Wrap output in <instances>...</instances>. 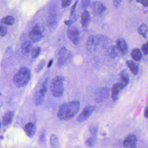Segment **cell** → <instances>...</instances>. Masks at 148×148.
<instances>
[{
  "label": "cell",
  "mask_w": 148,
  "mask_h": 148,
  "mask_svg": "<svg viewBox=\"0 0 148 148\" xmlns=\"http://www.w3.org/2000/svg\"><path fill=\"white\" fill-rule=\"evenodd\" d=\"M80 102L73 101L63 104L58 111V118L63 120H68L74 117L79 111Z\"/></svg>",
  "instance_id": "6da1fadb"
},
{
  "label": "cell",
  "mask_w": 148,
  "mask_h": 148,
  "mask_svg": "<svg viewBox=\"0 0 148 148\" xmlns=\"http://www.w3.org/2000/svg\"><path fill=\"white\" fill-rule=\"evenodd\" d=\"M31 72L27 67H21L14 75V83L17 87L21 88L25 86L30 81Z\"/></svg>",
  "instance_id": "7a4b0ae2"
},
{
  "label": "cell",
  "mask_w": 148,
  "mask_h": 148,
  "mask_svg": "<svg viewBox=\"0 0 148 148\" xmlns=\"http://www.w3.org/2000/svg\"><path fill=\"white\" fill-rule=\"evenodd\" d=\"M65 78L62 76H58L54 78L50 86L51 92L54 97H61L64 94V82Z\"/></svg>",
  "instance_id": "3957f363"
},
{
  "label": "cell",
  "mask_w": 148,
  "mask_h": 148,
  "mask_svg": "<svg viewBox=\"0 0 148 148\" xmlns=\"http://www.w3.org/2000/svg\"><path fill=\"white\" fill-rule=\"evenodd\" d=\"M45 31V28L42 25L37 24L34 25L29 34V37L31 41L33 42H37L41 40L43 38V33Z\"/></svg>",
  "instance_id": "277c9868"
},
{
  "label": "cell",
  "mask_w": 148,
  "mask_h": 148,
  "mask_svg": "<svg viewBox=\"0 0 148 148\" xmlns=\"http://www.w3.org/2000/svg\"><path fill=\"white\" fill-rule=\"evenodd\" d=\"M72 57L71 53L65 47L61 48L59 52L58 60V66L61 67L66 64L67 61L70 60Z\"/></svg>",
  "instance_id": "5b68a950"
},
{
  "label": "cell",
  "mask_w": 148,
  "mask_h": 148,
  "mask_svg": "<svg viewBox=\"0 0 148 148\" xmlns=\"http://www.w3.org/2000/svg\"><path fill=\"white\" fill-rule=\"evenodd\" d=\"M102 38L101 35L93 36L91 35L88 38L86 42L87 48L90 51H94L98 47H101Z\"/></svg>",
  "instance_id": "8992f818"
},
{
  "label": "cell",
  "mask_w": 148,
  "mask_h": 148,
  "mask_svg": "<svg viewBox=\"0 0 148 148\" xmlns=\"http://www.w3.org/2000/svg\"><path fill=\"white\" fill-rule=\"evenodd\" d=\"M96 109V107L94 106H88L85 107L77 117V122L83 123L86 121L90 116Z\"/></svg>",
  "instance_id": "52a82bcc"
},
{
  "label": "cell",
  "mask_w": 148,
  "mask_h": 148,
  "mask_svg": "<svg viewBox=\"0 0 148 148\" xmlns=\"http://www.w3.org/2000/svg\"><path fill=\"white\" fill-rule=\"evenodd\" d=\"M68 38L74 45H78L79 42V32L77 27L70 26L67 30Z\"/></svg>",
  "instance_id": "ba28073f"
},
{
  "label": "cell",
  "mask_w": 148,
  "mask_h": 148,
  "mask_svg": "<svg viewBox=\"0 0 148 148\" xmlns=\"http://www.w3.org/2000/svg\"><path fill=\"white\" fill-rule=\"evenodd\" d=\"M47 79L45 80L43 83L42 87L37 93L35 98V104L37 106L40 105L43 103L45 99V96L47 90Z\"/></svg>",
  "instance_id": "9c48e42d"
},
{
  "label": "cell",
  "mask_w": 148,
  "mask_h": 148,
  "mask_svg": "<svg viewBox=\"0 0 148 148\" xmlns=\"http://www.w3.org/2000/svg\"><path fill=\"white\" fill-rule=\"evenodd\" d=\"M110 94V90L108 87H101L96 90V100L98 103L103 102L107 98Z\"/></svg>",
  "instance_id": "30bf717a"
},
{
  "label": "cell",
  "mask_w": 148,
  "mask_h": 148,
  "mask_svg": "<svg viewBox=\"0 0 148 148\" xmlns=\"http://www.w3.org/2000/svg\"><path fill=\"white\" fill-rule=\"evenodd\" d=\"M137 138L134 135L128 136L124 140L123 144L124 148H137Z\"/></svg>",
  "instance_id": "8fae6325"
},
{
  "label": "cell",
  "mask_w": 148,
  "mask_h": 148,
  "mask_svg": "<svg viewBox=\"0 0 148 148\" xmlns=\"http://www.w3.org/2000/svg\"><path fill=\"white\" fill-rule=\"evenodd\" d=\"M92 9L93 13L97 15H101L104 13L106 7L103 3L99 1L93 2L92 5Z\"/></svg>",
  "instance_id": "7c38bea8"
},
{
  "label": "cell",
  "mask_w": 148,
  "mask_h": 148,
  "mask_svg": "<svg viewBox=\"0 0 148 148\" xmlns=\"http://www.w3.org/2000/svg\"><path fill=\"white\" fill-rule=\"evenodd\" d=\"M25 134L28 137H33L36 132V127L32 123H27L25 127Z\"/></svg>",
  "instance_id": "4fadbf2b"
},
{
  "label": "cell",
  "mask_w": 148,
  "mask_h": 148,
  "mask_svg": "<svg viewBox=\"0 0 148 148\" xmlns=\"http://www.w3.org/2000/svg\"><path fill=\"white\" fill-rule=\"evenodd\" d=\"M124 87L119 83L115 84L112 88V98L114 101L118 99L119 92L123 89Z\"/></svg>",
  "instance_id": "5bb4252c"
},
{
  "label": "cell",
  "mask_w": 148,
  "mask_h": 148,
  "mask_svg": "<svg viewBox=\"0 0 148 148\" xmlns=\"http://www.w3.org/2000/svg\"><path fill=\"white\" fill-rule=\"evenodd\" d=\"M14 112L12 111H8L3 116L2 124L5 126L10 125L13 120Z\"/></svg>",
  "instance_id": "9a60e30c"
},
{
  "label": "cell",
  "mask_w": 148,
  "mask_h": 148,
  "mask_svg": "<svg viewBox=\"0 0 148 148\" xmlns=\"http://www.w3.org/2000/svg\"><path fill=\"white\" fill-rule=\"evenodd\" d=\"M119 52L122 55L125 54L128 51V46L124 39L119 38L117 40L116 46Z\"/></svg>",
  "instance_id": "2e32d148"
},
{
  "label": "cell",
  "mask_w": 148,
  "mask_h": 148,
  "mask_svg": "<svg viewBox=\"0 0 148 148\" xmlns=\"http://www.w3.org/2000/svg\"><path fill=\"white\" fill-rule=\"evenodd\" d=\"M90 15L89 12L87 11H84L81 14V23L82 26L84 27H87L90 21Z\"/></svg>",
  "instance_id": "e0dca14e"
},
{
  "label": "cell",
  "mask_w": 148,
  "mask_h": 148,
  "mask_svg": "<svg viewBox=\"0 0 148 148\" xmlns=\"http://www.w3.org/2000/svg\"><path fill=\"white\" fill-rule=\"evenodd\" d=\"M33 45L30 41H26L24 42L21 46L22 53L24 55L27 56L32 51Z\"/></svg>",
  "instance_id": "ac0fdd59"
},
{
  "label": "cell",
  "mask_w": 148,
  "mask_h": 148,
  "mask_svg": "<svg viewBox=\"0 0 148 148\" xmlns=\"http://www.w3.org/2000/svg\"><path fill=\"white\" fill-rule=\"evenodd\" d=\"M107 54L110 58H115L119 56L121 53L116 46H111L107 50Z\"/></svg>",
  "instance_id": "d6986e66"
},
{
  "label": "cell",
  "mask_w": 148,
  "mask_h": 148,
  "mask_svg": "<svg viewBox=\"0 0 148 148\" xmlns=\"http://www.w3.org/2000/svg\"><path fill=\"white\" fill-rule=\"evenodd\" d=\"M120 84L123 86L124 88L128 85L130 81L129 75L125 71H123L120 73Z\"/></svg>",
  "instance_id": "ffe728a7"
},
{
  "label": "cell",
  "mask_w": 148,
  "mask_h": 148,
  "mask_svg": "<svg viewBox=\"0 0 148 148\" xmlns=\"http://www.w3.org/2000/svg\"><path fill=\"white\" fill-rule=\"evenodd\" d=\"M126 63L131 72L134 75H137L139 71L138 66L132 60H128Z\"/></svg>",
  "instance_id": "44dd1931"
},
{
  "label": "cell",
  "mask_w": 148,
  "mask_h": 148,
  "mask_svg": "<svg viewBox=\"0 0 148 148\" xmlns=\"http://www.w3.org/2000/svg\"><path fill=\"white\" fill-rule=\"evenodd\" d=\"M132 58L136 61H138L142 59V55L141 51L138 48H135L132 51L131 53Z\"/></svg>",
  "instance_id": "7402d4cb"
},
{
  "label": "cell",
  "mask_w": 148,
  "mask_h": 148,
  "mask_svg": "<svg viewBox=\"0 0 148 148\" xmlns=\"http://www.w3.org/2000/svg\"><path fill=\"white\" fill-rule=\"evenodd\" d=\"M50 144L53 148H59V140L55 134H52L50 137Z\"/></svg>",
  "instance_id": "603a6c76"
},
{
  "label": "cell",
  "mask_w": 148,
  "mask_h": 148,
  "mask_svg": "<svg viewBox=\"0 0 148 148\" xmlns=\"http://www.w3.org/2000/svg\"><path fill=\"white\" fill-rule=\"evenodd\" d=\"M138 32L140 35H142L145 38H146L148 32V26L145 24L141 25L138 27Z\"/></svg>",
  "instance_id": "cb8c5ba5"
},
{
  "label": "cell",
  "mask_w": 148,
  "mask_h": 148,
  "mask_svg": "<svg viewBox=\"0 0 148 148\" xmlns=\"http://www.w3.org/2000/svg\"><path fill=\"white\" fill-rule=\"evenodd\" d=\"M15 22V19L12 16H8L2 18L1 19V22L4 24L9 25H13Z\"/></svg>",
  "instance_id": "d4e9b609"
},
{
  "label": "cell",
  "mask_w": 148,
  "mask_h": 148,
  "mask_svg": "<svg viewBox=\"0 0 148 148\" xmlns=\"http://www.w3.org/2000/svg\"><path fill=\"white\" fill-rule=\"evenodd\" d=\"M90 132L93 136L97 135L98 131V126L96 124H92L89 127Z\"/></svg>",
  "instance_id": "484cf974"
},
{
  "label": "cell",
  "mask_w": 148,
  "mask_h": 148,
  "mask_svg": "<svg viewBox=\"0 0 148 148\" xmlns=\"http://www.w3.org/2000/svg\"><path fill=\"white\" fill-rule=\"evenodd\" d=\"M95 140L96 139L94 137L89 138L86 141V145L89 147H93L95 145Z\"/></svg>",
  "instance_id": "4316f807"
},
{
  "label": "cell",
  "mask_w": 148,
  "mask_h": 148,
  "mask_svg": "<svg viewBox=\"0 0 148 148\" xmlns=\"http://www.w3.org/2000/svg\"><path fill=\"white\" fill-rule=\"evenodd\" d=\"M40 52H41V48L38 47H37L33 49L32 51V58H37L39 55Z\"/></svg>",
  "instance_id": "83f0119b"
},
{
  "label": "cell",
  "mask_w": 148,
  "mask_h": 148,
  "mask_svg": "<svg viewBox=\"0 0 148 148\" xmlns=\"http://www.w3.org/2000/svg\"><path fill=\"white\" fill-rule=\"evenodd\" d=\"M45 60L44 59L42 60L38 64V65L37 67L36 68V69H35L36 72H40L41 71V70L44 68V66L45 64Z\"/></svg>",
  "instance_id": "f1b7e54d"
},
{
  "label": "cell",
  "mask_w": 148,
  "mask_h": 148,
  "mask_svg": "<svg viewBox=\"0 0 148 148\" xmlns=\"http://www.w3.org/2000/svg\"><path fill=\"white\" fill-rule=\"evenodd\" d=\"M7 34V29L5 26L1 25L0 27V34L2 37L5 36Z\"/></svg>",
  "instance_id": "f546056e"
},
{
  "label": "cell",
  "mask_w": 148,
  "mask_h": 148,
  "mask_svg": "<svg viewBox=\"0 0 148 148\" xmlns=\"http://www.w3.org/2000/svg\"><path fill=\"white\" fill-rule=\"evenodd\" d=\"M141 50L143 53L145 55H147L148 54V42H146L145 44H144L142 47Z\"/></svg>",
  "instance_id": "4dcf8cb0"
},
{
  "label": "cell",
  "mask_w": 148,
  "mask_h": 148,
  "mask_svg": "<svg viewBox=\"0 0 148 148\" xmlns=\"http://www.w3.org/2000/svg\"><path fill=\"white\" fill-rule=\"evenodd\" d=\"M72 1H69V0H66V1H62V4H61V5L63 7V8H65L69 6L71 3Z\"/></svg>",
  "instance_id": "1f68e13d"
},
{
  "label": "cell",
  "mask_w": 148,
  "mask_h": 148,
  "mask_svg": "<svg viewBox=\"0 0 148 148\" xmlns=\"http://www.w3.org/2000/svg\"><path fill=\"white\" fill-rule=\"evenodd\" d=\"M90 1H88V0H83L82 1V6L84 8L88 7L89 6V5H90Z\"/></svg>",
  "instance_id": "d6a6232c"
},
{
  "label": "cell",
  "mask_w": 148,
  "mask_h": 148,
  "mask_svg": "<svg viewBox=\"0 0 148 148\" xmlns=\"http://www.w3.org/2000/svg\"><path fill=\"white\" fill-rule=\"evenodd\" d=\"M78 2V1H75V3H74V5L72 7L71 11V16H73V14H74V12H75V8H76V6H77Z\"/></svg>",
  "instance_id": "836d02e7"
},
{
  "label": "cell",
  "mask_w": 148,
  "mask_h": 148,
  "mask_svg": "<svg viewBox=\"0 0 148 148\" xmlns=\"http://www.w3.org/2000/svg\"><path fill=\"white\" fill-rule=\"evenodd\" d=\"M121 2H122V1H119V0L114 1H113V5H114V6L115 7V8H119L120 4H121Z\"/></svg>",
  "instance_id": "e575fe53"
},
{
  "label": "cell",
  "mask_w": 148,
  "mask_h": 148,
  "mask_svg": "<svg viewBox=\"0 0 148 148\" xmlns=\"http://www.w3.org/2000/svg\"><path fill=\"white\" fill-rule=\"evenodd\" d=\"M137 2L141 3L144 6L148 7V0H140V1H137Z\"/></svg>",
  "instance_id": "d590c367"
},
{
  "label": "cell",
  "mask_w": 148,
  "mask_h": 148,
  "mask_svg": "<svg viewBox=\"0 0 148 148\" xmlns=\"http://www.w3.org/2000/svg\"><path fill=\"white\" fill-rule=\"evenodd\" d=\"M73 23H74V21H73L71 20H70L65 21H64L65 24L66 25L69 26H71V25H72Z\"/></svg>",
  "instance_id": "8d00e7d4"
},
{
  "label": "cell",
  "mask_w": 148,
  "mask_h": 148,
  "mask_svg": "<svg viewBox=\"0 0 148 148\" xmlns=\"http://www.w3.org/2000/svg\"><path fill=\"white\" fill-rule=\"evenodd\" d=\"M144 116L145 117L148 119V105L145 108V110Z\"/></svg>",
  "instance_id": "74e56055"
},
{
  "label": "cell",
  "mask_w": 148,
  "mask_h": 148,
  "mask_svg": "<svg viewBox=\"0 0 148 148\" xmlns=\"http://www.w3.org/2000/svg\"><path fill=\"white\" fill-rule=\"evenodd\" d=\"M53 63V60H51L50 61H49V63H48V65H47V68H50L51 67Z\"/></svg>",
  "instance_id": "f35d334b"
}]
</instances>
